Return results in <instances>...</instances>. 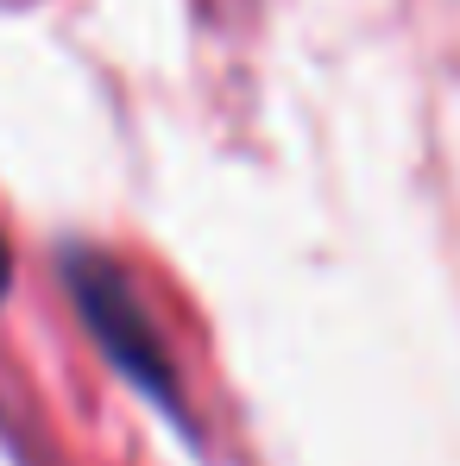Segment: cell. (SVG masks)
Listing matches in <instances>:
<instances>
[{
  "label": "cell",
  "mask_w": 460,
  "mask_h": 466,
  "mask_svg": "<svg viewBox=\"0 0 460 466\" xmlns=\"http://www.w3.org/2000/svg\"><path fill=\"white\" fill-rule=\"evenodd\" d=\"M6 271H13V265H6V246H0V297H6Z\"/></svg>",
  "instance_id": "cell-1"
}]
</instances>
